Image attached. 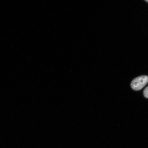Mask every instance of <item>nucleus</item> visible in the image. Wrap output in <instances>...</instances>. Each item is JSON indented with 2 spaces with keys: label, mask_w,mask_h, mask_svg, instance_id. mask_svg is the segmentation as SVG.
<instances>
[{
  "label": "nucleus",
  "mask_w": 148,
  "mask_h": 148,
  "mask_svg": "<svg viewBox=\"0 0 148 148\" xmlns=\"http://www.w3.org/2000/svg\"><path fill=\"white\" fill-rule=\"evenodd\" d=\"M148 82V76L142 75L133 79L131 83V86L133 90H138L144 87Z\"/></svg>",
  "instance_id": "obj_1"
},
{
  "label": "nucleus",
  "mask_w": 148,
  "mask_h": 148,
  "mask_svg": "<svg viewBox=\"0 0 148 148\" xmlns=\"http://www.w3.org/2000/svg\"><path fill=\"white\" fill-rule=\"evenodd\" d=\"M143 93L144 97L146 98H148V86L144 90Z\"/></svg>",
  "instance_id": "obj_2"
},
{
  "label": "nucleus",
  "mask_w": 148,
  "mask_h": 148,
  "mask_svg": "<svg viewBox=\"0 0 148 148\" xmlns=\"http://www.w3.org/2000/svg\"><path fill=\"white\" fill-rule=\"evenodd\" d=\"M146 1V2H147L148 3V0H146V1Z\"/></svg>",
  "instance_id": "obj_3"
}]
</instances>
